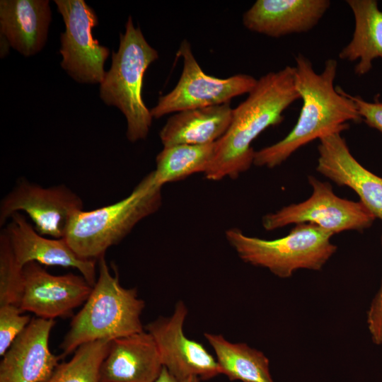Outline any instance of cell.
Instances as JSON below:
<instances>
[{"instance_id": "1", "label": "cell", "mask_w": 382, "mask_h": 382, "mask_svg": "<svg viewBox=\"0 0 382 382\" xmlns=\"http://www.w3.org/2000/svg\"><path fill=\"white\" fill-rule=\"evenodd\" d=\"M295 61V84L302 100L299 118L285 137L255 151V166L273 168L309 142L334 132H342L349 127V122L362 121L349 94L334 85L336 59H327L320 74L315 71L311 62L302 54H298Z\"/></svg>"}, {"instance_id": "2", "label": "cell", "mask_w": 382, "mask_h": 382, "mask_svg": "<svg viewBox=\"0 0 382 382\" xmlns=\"http://www.w3.org/2000/svg\"><path fill=\"white\" fill-rule=\"evenodd\" d=\"M299 99L294 66L261 76L247 98L233 110L231 125L217 141L205 178L214 181L236 179L247 171L253 164V141L267 128L281 123L283 112Z\"/></svg>"}, {"instance_id": "3", "label": "cell", "mask_w": 382, "mask_h": 382, "mask_svg": "<svg viewBox=\"0 0 382 382\" xmlns=\"http://www.w3.org/2000/svg\"><path fill=\"white\" fill-rule=\"evenodd\" d=\"M99 275L82 308L73 317L60 345L62 358L81 345L112 340L144 330L141 314L145 306L135 288L123 287L117 272L112 274L105 255L98 260Z\"/></svg>"}, {"instance_id": "4", "label": "cell", "mask_w": 382, "mask_h": 382, "mask_svg": "<svg viewBox=\"0 0 382 382\" xmlns=\"http://www.w3.org/2000/svg\"><path fill=\"white\" fill-rule=\"evenodd\" d=\"M161 204V187L154 184L149 173L125 198L93 210L76 212L64 238L80 257L98 260Z\"/></svg>"}, {"instance_id": "5", "label": "cell", "mask_w": 382, "mask_h": 382, "mask_svg": "<svg viewBox=\"0 0 382 382\" xmlns=\"http://www.w3.org/2000/svg\"><path fill=\"white\" fill-rule=\"evenodd\" d=\"M158 58V52L129 16L125 32L120 35L118 50L112 52L111 66L100 84V97L124 114L126 136L131 142L146 139L151 126L153 117L143 100L141 90L147 68Z\"/></svg>"}, {"instance_id": "6", "label": "cell", "mask_w": 382, "mask_h": 382, "mask_svg": "<svg viewBox=\"0 0 382 382\" xmlns=\"http://www.w3.org/2000/svg\"><path fill=\"white\" fill-rule=\"evenodd\" d=\"M225 236L243 261L280 278L300 269L320 270L337 250L330 242L333 234L309 223L296 224L288 235L274 240L249 236L237 228L226 230Z\"/></svg>"}, {"instance_id": "7", "label": "cell", "mask_w": 382, "mask_h": 382, "mask_svg": "<svg viewBox=\"0 0 382 382\" xmlns=\"http://www.w3.org/2000/svg\"><path fill=\"white\" fill-rule=\"evenodd\" d=\"M177 55L183 59L180 77L173 89L158 98L150 110L154 118L186 110L228 103L234 97L249 93L257 79L248 74L220 79L206 74L195 59L190 42L184 40Z\"/></svg>"}, {"instance_id": "8", "label": "cell", "mask_w": 382, "mask_h": 382, "mask_svg": "<svg viewBox=\"0 0 382 382\" xmlns=\"http://www.w3.org/2000/svg\"><path fill=\"white\" fill-rule=\"evenodd\" d=\"M308 182L313 188L308 199L263 216L262 224L266 231L289 224L309 223L334 235L345 231H363L370 227L376 219L360 201L337 196L328 183L312 175L308 176Z\"/></svg>"}, {"instance_id": "9", "label": "cell", "mask_w": 382, "mask_h": 382, "mask_svg": "<svg viewBox=\"0 0 382 382\" xmlns=\"http://www.w3.org/2000/svg\"><path fill=\"white\" fill-rule=\"evenodd\" d=\"M54 3L65 25L60 34L62 67L79 83L100 84L110 50L93 35L98 24L95 11L83 0H54Z\"/></svg>"}, {"instance_id": "10", "label": "cell", "mask_w": 382, "mask_h": 382, "mask_svg": "<svg viewBox=\"0 0 382 382\" xmlns=\"http://www.w3.org/2000/svg\"><path fill=\"white\" fill-rule=\"evenodd\" d=\"M82 209V199L66 186L43 187L22 179L1 202L0 226L13 214L24 212L38 233L63 238L72 215Z\"/></svg>"}, {"instance_id": "11", "label": "cell", "mask_w": 382, "mask_h": 382, "mask_svg": "<svg viewBox=\"0 0 382 382\" xmlns=\"http://www.w3.org/2000/svg\"><path fill=\"white\" fill-rule=\"evenodd\" d=\"M187 309L183 301L170 317H159L145 327L158 347L163 366L178 379L195 376L201 380L221 374L216 361L204 346L185 337L183 325Z\"/></svg>"}, {"instance_id": "12", "label": "cell", "mask_w": 382, "mask_h": 382, "mask_svg": "<svg viewBox=\"0 0 382 382\" xmlns=\"http://www.w3.org/2000/svg\"><path fill=\"white\" fill-rule=\"evenodd\" d=\"M23 288L19 307L36 317L54 320L66 318L84 303L93 286L82 275H54L42 265L30 262L23 268Z\"/></svg>"}, {"instance_id": "13", "label": "cell", "mask_w": 382, "mask_h": 382, "mask_svg": "<svg viewBox=\"0 0 382 382\" xmlns=\"http://www.w3.org/2000/svg\"><path fill=\"white\" fill-rule=\"evenodd\" d=\"M54 324V320L32 318L2 356L0 382H45L52 376L62 359L49 347Z\"/></svg>"}, {"instance_id": "14", "label": "cell", "mask_w": 382, "mask_h": 382, "mask_svg": "<svg viewBox=\"0 0 382 382\" xmlns=\"http://www.w3.org/2000/svg\"><path fill=\"white\" fill-rule=\"evenodd\" d=\"M319 141L316 170L337 185L352 189L364 206L382 221V178L354 158L341 132Z\"/></svg>"}, {"instance_id": "15", "label": "cell", "mask_w": 382, "mask_h": 382, "mask_svg": "<svg viewBox=\"0 0 382 382\" xmlns=\"http://www.w3.org/2000/svg\"><path fill=\"white\" fill-rule=\"evenodd\" d=\"M4 228L18 263L23 267L30 262L47 266H61L78 270L93 286L96 282V260L78 256L63 238H49L38 233L24 215L13 214Z\"/></svg>"}, {"instance_id": "16", "label": "cell", "mask_w": 382, "mask_h": 382, "mask_svg": "<svg viewBox=\"0 0 382 382\" xmlns=\"http://www.w3.org/2000/svg\"><path fill=\"white\" fill-rule=\"evenodd\" d=\"M152 335L141 331L110 341L99 371L100 382H156L163 369Z\"/></svg>"}, {"instance_id": "17", "label": "cell", "mask_w": 382, "mask_h": 382, "mask_svg": "<svg viewBox=\"0 0 382 382\" xmlns=\"http://www.w3.org/2000/svg\"><path fill=\"white\" fill-rule=\"evenodd\" d=\"M330 5L328 0H257L243 16L249 30L271 37L306 33Z\"/></svg>"}, {"instance_id": "18", "label": "cell", "mask_w": 382, "mask_h": 382, "mask_svg": "<svg viewBox=\"0 0 382 382\" xmlns=\"http://www.w3.org/2000/svg\"><path fill=\"white\" fill-rule=\"evenodd\" d=\"M51 21L47 0H1L0 30L8 45L25 57L45 46Z\"/></svg>"}, {"instance_id": "19", "label": "cell", "mask_w": 382, "mask_h": 382, "mask_svg": "<svg viewBox=\"0 0 382 382\" xmlns=\"http://www.w3.org/2000/svg\"><path fill=\"white\" fill-rule=\"evenodd\" d=\"M230 103L176 112L159 132L163 146L216 142L228 130L233 116Z\"/></svg>"}, {"instance_id": "20", "label": "cell", "mask_w": 382, "mask_h": 382, "mask_svg": "<svg viewBox=\"0 0 382 382\" xmlns=\"http://www.w3.org/2000/svg\"><path fill=\"white\" fill-rule=\"evenodd\" d=\"M354 18V29L350 42L339 53V57L349 62L358 61L354 73L367 74L373 61L382 59V11L376 0H347Z\"/></svg>"}, {"instance_id": "21", "label": "cell", "mask_w": 382, "mask_h": 382, "mask_svg": "<svg viewBox=\"0 0 382 382\" xmlns=\"http://www.w3.org/2000/svg\"><path fill=\"white\" fill-rule=\"evenodd\" d=\"M213 348L221 373L231 381L274 382L270 361L260 351L244 343H232L221 335L204 333Z\"/></svg>"}, {"instance_id": "22", "label": "cell", "mask_w": 382, "mask_h": 382, "mask_svg": "<svg viewBox=\"0 0 382 382\" xmlns=\"http://www.w3.org/2000/svg\"><path fill=\"white\" fill-rule=\"evenodd\" d=\"M217 141L163 146L156 156L155 170L150 173L154 184L162 188L168 183L183 180L192 174H204L215 156Z\"/></svg>"}, {"instance_id": "23", "label": "cell", "mask_w": 382, "mask_h": 382, "mask_svg": "<svg viewBox=\"0 0 382 382\" xmlns=\"http://www.w3.org/2000/svg\"><path fill=\"white\" fill-rule=\"evenodd\" d=\"M110 341L101 340L81 345L69 361L59 364L45 382H100V367Z\"/></svg>"}, {"instance_id": "24", "label": "cell", "mask_w": 382, "mask_h": 382, "mask_svg": "<svg viewBox=\"0 0 382 382\" xmlns=\"http://www.w3.org/2000/svg\"><path fill=\"white\" fill-rule=\"evenodd\" d=\"M23 268L16 261L3 228L0 233V306H19L23 288Z\"/></svg>"}, {"instance_id": "25", "label": "cell", "mask_w": 382, "mask_h": 382, "mask_svg": "<svg viewBox=\"0 0 382 382\" xmlns=\"http://www.w3.org/2000/svg\"><path fill=\"white\" fill-rule=\"evenodd\" d=\"M23 313L20 307L16 305L0 306V355L1 357L32 319L28 315H23Z\"/></svg>"}, {"instance_id": "26", "label": "cell", "mask_w": 382, "mask_h": 382, "mask_svg": "<svg viewBox=\"0 0 382 382\" xmlns=\"http://www.w3.org/2000/svg\"><path fill=\"white\" fill-rule=\"evenodd\" d=\"M366 323L373 342L382 345V279L367 311Z\"/></svg>"}, {"instance_id": "27", "label": "cell", "mask_w": 382, "mask_h": 382, "mask_svg": "<svg viewBox=\"0 0 382 382\" xmlns=\"http://www.w3.org/2000/svg\"><path fill=\"white\" fill-rule=\"evenodd\" d=\"M349 96L354 100L362 120L371 127L382 132V103L368 102L359 96L350 94Z\"/></svg>"}, {"instance_id": "28", "label": "cell", "mask_w": 382, "mask_h": 382, "mask_svg": "<svg viewBox=\"0 0 382 382\" xmlns=\"http://www.w3.org/2000/svg\"><path fill=\"white\" fill-rule=\"evenodd\" d=\"M199 377L192 376L184 379H178L163 367L161 373L156 382H202Z\"/></svg>"}]
</instances>
